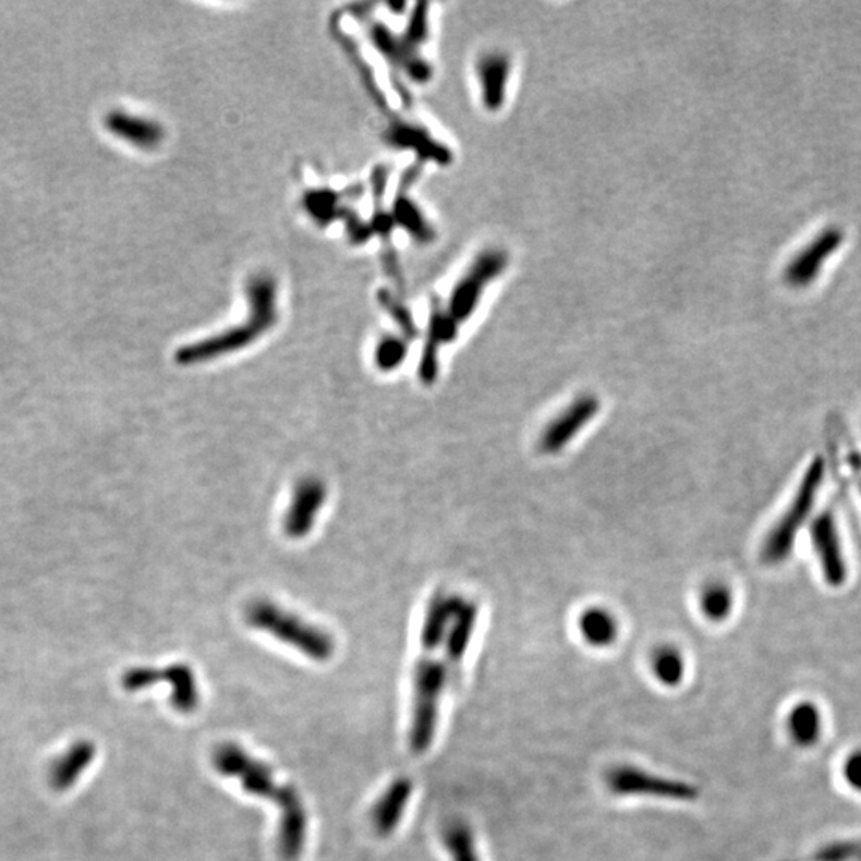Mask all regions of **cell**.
Segmentation results:
<instances>
[{
	"label": "cell",
	"instance_id": "obj_1",
	"mask_svg": "<svg viewBox=\"0 0 861 861\" xmlns=\"http://www.w3.org/2000/svg\"><path fill=\"white\" fill-rule=\"evenodd\" d=\"M250 313L246 322L223 330L217 336L185 344L175 351V363L181 366L208 363L223 354L235 353L260 339L278 323V286L268 275H257L247 282Z\"/></svg>",
	"mask_w": 861,
	"mask_h": 861
},
{
	"label": "cell",
	"instance_id": "obj_2",
	"mask_svg": "<svg viewBox=\"0 0 861 861\" xmlns=\"http://www.w3.org/2000/svg\"><path fill=\"white\" fill-rule=\"evenodd\" d=\"M823 481H825V460L817 457L802 475L797 494L790 505L767 533L766 539L761 546V560L764 563L780 565L791 556L799 532L808 522L812 509L817 502Z\"/></svg>",
	"mask_w": 861,
	"mask_h": 861
},
{
	"label": "cell",
	"instance_id": "obj_3",
	"mask_svg": "<svg viewBox=\"0 0 861 861\" xmlns=\"http://www.w3.org/2000/svg\"><path fill=\"white\" fill-rule=\"evenodd\" d=\"M449 667L430 654L416 660L413 671V704L409 743L415 753H425L436 739L440 699L449 681Z\"/></svg>",
	"mask_w": 861,
	"mask_h": 861
},
{
	"label": "cell",
	"instance_id": "obj_4",
	"mask_svg": "<svg viewBox=\"0 0 861 861\" xmlns=\"http://www.w3.org/2000/svg\"><path fill=\"white\" fill-rule=\"evenodd\" d=\"M246 621L254 629L295 647L313 660H329L336 645L330 635L270 602H256L247 608Z\"/></svg>",
	"mask_w": 861,
	"mask_h": 861
},
{
	"label": "cell",
	"instance_id": "obj_5",
	"mask_svg": "<svg viewBox=\"0 0 861 861\" xmlns=\"http://www.w3.org/2000/svg\"><path fill=\"white\" fill-rule=\"evenodd\" d=\"M605 781L616 797H646L678 802H692L701 797L699 788L689 781L646 773L632 764L613 767L606 773Z\"/></svg>",
	"mask_w": 861,
	"mask_h": 861
},
{
	"label": "cell",
	"instance_id": "obj_6",
	"mask_svg": "<svg viewBox=\"0 0 861 861\" xmlns=\"http://www.w3.org/2000/svg\"><path fill=\"white\" fill-rule=\"evenodd\" d=\"M508 264V254L501 250H487L475 257L470 270L453 286L447 302V313L454 322L461 326L474 315L484 289L505 274Z\"/></svg>",
	"mask_w": 861,
	"mask_h": 861
},
{
	"label": "cell",
	"instance_id": "obj_7",
	"mask_svg": "<svg viewBox=\"0 0 861 861\" xmlns=\"http://www.w3.org/2000/svg\"><path fill=\"white\" fill-rule=\"evenodd\" d=\"M213 766L223 777L235 778L251 797L277 801L282 785L275 780L274 769L237 743H222L213 753Z\"/></svg>",
	"mask_w": 861,
	"mask_h": 861
},
{
	"label": "cell",
	"instance_id": "obj_8",
	"mask_svg": "<svg viewBox=\"0 0 861 861\" xmlns=\"http://www.w3.org/2000/svg\"><path fill=\"white\" fill-rule=\"evenodd\" d=\"M811 543L815 557L822 570L823 580L832 587H840L849 578L846 554H844L842 539L833 509H825L815 519H812Z\"/></svg>",
	"mask_w": 861,
	"mask_h": 861
},
{
	"label": "cell",
	"instance_id": "obj_9",
	"mask_svg": "<svg viewBox=\"0 0 861 861\" xmlns=\"http://www.w3.org/2000/svg\"><path fill=\"white\" fill-rule=\"evenodd\" d=\"M601 401L594 395H582L565 408L539 437V449L544 453L556 454L567 449L571 440L580 436L582 429L597 416Z\"/></svg>",
	"mask_w": 861,
	"mask_h": 861
},
{
	"label": "cell",
	"instance_id": "obj_10",
	"mask_svg": "<svg viewBox=\"0 0 861 861\" xmlns=\"http://www.w3.org/2000/svg\"><path fill=\"white\" fill-rule=\"evenodd\" d=\"M280 809L278 825V852L286 861L301 859L308 833V814L299 791L291 785H282L277 798Z\"/></svg>",
	"mask_w": 861,
	"mask_h": 861
},
{
	"label": "cell",
	"instance_id": "obj_11",
	"mask_svg": "<svg viewBox=\"0 0 861 861\" xmlns=\"http://www.w3.org/2000/svg\"><path fill=\"white\" fill-rule=\"evenodd\" d=\"M846 233L839 227H828L785 270V280L793 288H805L818 278L823 264L839 250Z\"/></svg>",
	"mask_w": 861,
	"mask_h": 861
},
{
	"label": "cell",
	"instance_id": "obj_12",
	"mask_svg": "<svg viewBox=\"0 0 861 861\" xmlns=\"http://www.w3.org/2000/svg\"><path fill=\"white\" fill-rule=\"evenodd\" d=\"M326 498V485L318 478L308 477L299 482L284 517L286 535L295 539L308 535Z\"/></svg>",
	"mask_w": 861,
	"mask_h": 861
},
{
	"label": "cell",
	"instance_id": "obj_13",
	"mask_svg": "<svg viewBox=\"0 0 861 861\" xmlns=\"http://www.w3.org/2000/svg\"><path fill=\"white\" fill-rule=\"evenodd\" d=\"M460 324L454 322L452 316L447 313L442 305L436 303L430 308L428 337H426L425 350L419 364V375L423 384L430 385L436 381L439 374V348L442 344L452 343L458 337Z\"/></svg>",
	"mask_w": 861,
	"mask_h": 861
},
{
	"label": "cell",
	"instance_id": "obj_14",
	"mask_svg": "<svg viewBox=\"0 0 861 861\" xmlns=\"http://www.w3.org/2000/svg\"><path fill=\"white\" fill-rule=\"evenodd\" d=\"M413 795V784L408 777H399L388 785L387 790L380 795L371 812L372 825L378 835L391 836L402 822L410 798Z\"/></svg>",
	"mask_w": 861,
	"mask_h": 861
},
{
	"label": "cell",
	"instance_id": "obj_15",
	"mask_svg": "<svg viewBox=\"0 0 861 861\" xmlns=\"http://www.w3.org/2000/svg\"><path fill=\"white\" fill-rule=\"evenodd\" d=\"M105 123L110 133L140 149H155L165 140V129L161 123L146 117L134 116L126 110H110Z\"/></svg>",
	"mask_w": 861,
	"mask_h": 861
},
{
	"label": "cell",
	"instance_id": "obj_16",
	"mask_svg": "<svg viewBox=\"0 0 861 861\" xmlns=\"http://www.w3.org/2000/svg\"><path fill=\"white\" fill-rule=\"evenodd\" d=\"M478 84H481L482 105L490 112L505 106L506 89L511 75V60L508 54H484L477 63Z\"/></svg>",
	"mask_w": 861,
	"mask_h": 861
},
{
	"label": "cell",
	"instance_id": "obj_17",
	"mask_svg": "<svg viewBox=\"0 0 861 861\" xmlns=\"http://www.w3.org/2000/svg\"><path fill=\"white\" fill-rule=\"evenodd\" d=\"M389 144L401 149L415 150L423 160L434 163L449 165L453 160V151L446 144L430 136L423 126L410 123H395L387 134Z\"/></svg>",
	"mask_w": 861,
	"mask_h": 861
},
{
	"label": "cell",
	"instance_id": "obj_18",
	"mask_svg": "<svg viewBox=\"0 0 861 861\" xmlns=\"http://www.w3.org/2000/svg\"><path fill=\"white\" fill-rule=\"evenodd\" d=\"M463 598L457 595H437L430 601L420 633V645L423 653L433 654L437 647L446 642L447 632L452 624L454 615L460 608Z\"/></svg>",
	"mask_w": 861,
	"mask_h": 861
},
{
	"label": "cell",
	"instance_id": "obj_19",
	"mask_svg": "<svg viewBox=\"0 0 861 861\" xmlns=\"http://www.w3.org/2000/svg\"><path fill=\"white\" fill-rule=\"evenodd\" d=\"M478 609L477 605L473 602L463 601L457 615H454L452 624L447 632L446 642V660L449 670H458V667L463 663L468 650H470L471 640L475 624H477Z\"/></svg>",
	"mask_w": 861,
	"mask_h": 861
},
{
	"label": "cell",
	"instance_id": "obj_20",
	"mask_svg": "<svg viewBox=\"0 0 861 861\" xmlns=\"http://www.w3.org/2000/svg\"><path fill=\"white\" fill-rule=\"evenodd\" d=\"M582 640L594 647L615 645L619 635V622L613 613L601 606L585 609L578 621Z\"/></svg>",
	"mask_w": 861,
	"mask_h": 861
},
{
	"label": "cell",
	"instance_id": "obj_21",
	"mask_svg": "<svg viewBox=\"0 0 861 861\" xmlns=\"http://www.w3.org/2000/svg\"><path fill=\"white\" fill-rule=\"evenodd\" d=\"M158 680L170 681L172 691H174L172 692V702H174L178 711L189 713L194 712L198 707V687H196L194 670L191 667L178 664V666H171L165 671L154 670L151 683Z\"/></svg>",
	"mask_w": 861,
	"mask_h": 861
},
{
	"label": "cell",
	"instance_id": "obj_22",
	"mask_svg": "<svg viewBox=\"0 0 861 861\" xmlns=\"http://www.w3.org/2000/svg\"><path fill=\"white\" fill-rule=\"evenodd\" d=\"M787 729L791 740L801 749L814 747L822 733V716L817 705L802 702L793 707L787 718Z\"/></svg>",
	"mask_w": 861,
	"mask_h": 861
},
{
	"label": "cell",
	"instance_id": "obj_23",
	"mask_svg": "<svg viewBox=\"0 0 861 861\" xmlns=\"http://www.w3.org/2000/svg\"><path fill=\"white\" fill-rule=\"evenodd\" d=\"M651 670L663 687L677 688L683 683L687 663H684L683 654L678 647L659 646L651 656Z\"/></svg>",
	"mask_w": 861,
	"mask_h": 861
},
{
	"label": "cell",
	"instance_id": "obj_24",
	"mask_svg": "<svg viewBox=\"0 0 861 861\" xmlns=\"http://www.w3.org/2000/svg\"><path fill=\"white\" fill-rule=\"evenodd\" d=\"M392 222L396 226L402 227L405 232L410 233L415 240L429 243L434 240V230L429 226L428 220L425 219L422 209L416 206L415 202L409 196L401 195L398 202H395V209H392Z\"/></svg>",
	"mask_w": 861,
	"mask_h": 861
},
{
	"label": "cell",
	"instance_id": "obj_25",
	"mask_svg": "<svg viewBox=\"0 0 861 861\" xmlns=\"http://www.w3.org/2000/svg\"><path fill=\"white\" fill-rule=\"evenodd\" d=\"M442 840L452 861H481L473 829L463 820H452L442 832Z\"/></svg>",
	"mask_w": 861,
	"mask_h": 861
},
{
	"label": "cell",
	"instance_id": "obj_26",
	"mask_svg": "<svg viewBox=\"0 0 861 861\" xmlns=\"http://www.w3.org/2000/svg\"><path fill=\"white\" fill-rule=\"evenodd\" d=\"M701 611L708 621L723 622L731 616L733 594L731 589L721 582L707 585L701 595Z\"/></svg>",
	"mask_w": 861,
	"mask_h": 861
},
{
	"label": "cell",
	"instance_id": "obj_27",
	"mask_svg": "<svg viewBox=\"0 0 861 861\" xmlns=\"http://www.w3.org/2000/svg\"><path fill=\"white\" fill-rule=\"evenodd\" d=\"M302 206L306 215L312 217L318 226H327L339 216V195L327 189L308 191L302 198Z\"/></svg>",
	"mask_w": 861,
	"mask_h": 861
},
{
	"label": "cell",
	"instance_id": "obj_28",
	"mask_svg": "<svg viewBox=\"0 0 861 861\" xmlns=\"http://www.w3.org/2000/svg\"><path fill=\"white\" fill-rule=\"evenodd\" d=\"M428 3H416L412 15H410L408 33L404 34V37H401L402 47H404L405 51V60L412 57V54H419V48L428 39Z\"/></svg>",
	"mask_w": 861,
	"mask_h": 861
},
{
	"label": "cell",
	"instance_id": "obj_29",
	"mask_svg": "<svg viewBox=\"0 0 861 861\" xmlns=\"http://www.w3.org/2000/svg\"><path fill=\"white\" fill-rule=\"evenodd\" d=\"M408 353V340L398 336H385L375 348V364L381 372H391L404 363Z\"/></svg>",
	"mask_w": 861,
	"mask_h": 861
},
{
	"label": "cell",
	"instance_id": "obj_30",
	"mask_svg": "<svg viewBox=\"0 0 861 861\" xmlns=\"http://www.w3.org/2000/svg\"><path fill=\"white\" fill-rule=\"evenodd\" d=\"M371 40L374 43L377 50L384 57H387L392 63L402 65L405 61V51L402 47L401 39L395 37V34L388 29L387 24L375 23L371 29Z\"/></svg>",
	"mask_w": 861,
	"mask_h": 861
},
{
	"label": "cell",
	"instance_id": "obj_31",
	"mask_svg": "<svg viewBox=\"0 0 861 861\" xmlns=\"http://www.w3.org/2000/svg\"><path fill=\"white\" fill-rule=\"evenodd\" d=\"M861 840H835L820 847L812 861H859Z\"/></svg>",
	"mask_w": 861,
	"mask_h": 861
},
{
	"label": "cell",
	"instance_id": "obj_32",
	"mask_svg": "<svg viewBox=\"0 0 861 861\" xmlns=\"http://www.w3.org/2000/svg\"><path fill=\"white\" fill-rule=\"evenodd\" d=\"M381 305L388 310L389 315L395 318V322L398 323V326L401 327L402 334H404L405 339L413 340L416 336H419V329H416V324L413 322L412 315L410 312L405 310V306L388 294V292H381L380 294Z\"/></svg>",
	"mask_w": 861,
	"mask_h": 861
},
{
	"label": "cell",
	"instance_id": "obj_33",
	"mask_svg": "<svg viewBox=\"0 0 861 861\" xmlns=\"http://www.w3.org/2000/svg\"><path fill=\"white\" fill-rule=\"evenodd\" d=\"M844 777L853 790L861 791V752L852 753L847 757Z\"/></svg>",
	"mask_w": 861,
	"mask_h": 861
},
{
	"label": "cell",
	"instance_id": "obj_34",
	"mask_svg": "<svg viewBox=\"0 0 861 861\" xmlns=\"http://www.w3.org/2000/svg\"><path fill=\"white\" fill-rule=\"evenodd\" d=\"M849 463L852 464L853 470L861 473V453H852L849 457Z\"/></svg>",
	"mask_w": 861,
	"mask_h": 861
},
{
	"label": "cell",
	"instance_id": "obj_35",
	"mask_svg": "<svg viewBox=\"0 0 861 861\" xmlns=\"http://www.w3.org/2000/svg\"><path fill=\"white\" fill-rule=\"evenodd\" d=\"M859 861H861V852H860V859H859Z\"/></svg>",
	"mask_w": 861,
	"mask_h": 861
},
{
	"label": "cell",
	"instance_id": "obj_36",
	"mask_svg": "<svg viewBox=\"0 0 861 861\" xmlns=\"http://www.w3.org/2000/svg\"><path fill=\"white\" fill-rule=\"evenodd\" d=\"M860 492H861V482H860Z\"/></svg>",
	"mask_w": 861,
	"mask_h": 861
}]
</instances>
